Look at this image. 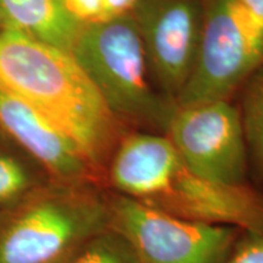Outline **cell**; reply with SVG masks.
<instances>
[{"label":"cell","mask_w":263,"mask_h":263,"mask_svg":"<svg viewBox=\"0 0 263 263\" xmlns=\"http://www.w3.org/2000/svg\"><path fill=\"white\" fill-rule=\"evenodd\" d=\"M0 90L48 118L106 182L126 124L111 112L70 52L6 26L0 31Z\"/></svg>","instance_id":"cell-1"},{"label":"cell","mask_w":263,"mask_h":263,"mask_svg":"<svg viewBox=\"0 0 263 263\" xmlns=\"http://www.w3.org/2000/svg\"><path fill=\"white\" fill-rule=\"evenodd\" d=\"M108 228L100 186L50 180L0 212V263H50Z\"/></svg>","instance_id":"cell-2"},{"label":"cell","mask_w":263,"mask_h":263,"mask_svg":"<svg viewBox=\"0 0 263 263\" xmlns=\"http://www.w3.org/2000/svg\"><path fill=\"white\" fill-rule=\"evenodd\" d=\"M71 55L121 122L166 132L174 105L150 84L133 16L85 24Z\"/></svg>","instance_id":"cell-3"},{"label":"cell","mask_w":263,"mask_h":263,"mask_svg":"<svg viewBox=\"0 0 263 263\" xmlns=\"http://www.w3.org/2000/svg\"><path fill=\"white\" fill-rule=\"evenodd\" d=\"M263 66V0H203V33L177 106L229 99Z\"/></svg>","instance_id":"cell-4"},{"label":"cell","mask_w":263,"mask_h":263,"mask_svg":"<svg viewBox=\"0 0 263 263\" xmlns=\"http://www.w3.org/2000/svg\"><path fill=\"white\" fill-rule=\"evenodd\" d=\"M110 228L143 263H229L241 230L186 221L122 194L108 195Z\"/></svg>","instance_id":"cell-5"},{"label":"cell","mask_w":263,"mask_h":263,"mask_svg":"<svg viewBox=\"0 0 263 263\" xmlns=\"http://www.w3.org/2000/svg\"><path fill=\"white\" fill-rule=\"evenodd\" d=\"M186 221L233 227L263 235V194L249 184H227L197 176L178 153L157 167L139 200Z\"/></svg>","instance_id":"cell-6"},{"label":"cell","mask_w":263,"mask_h":263,"mask_svg":"<svg viewBox=\"0 0 263 263\" xmlns=\"http://www.w3.org/2000/svg\"><path fill=\"white\" fill-rule=\"evenodd\" d=\"M166 136L197 176L227 184L246 183L249 154L240 108L229 99L174 106Z\"/></svg>","instance_id":"cell-7"},{"label":"cell","mask_w":263,"mask_h":263,"mask_svg":"<svg viewBox=\"0 0 263 263\" xmlns=\"http://www.w3.org/2000/svg\"><path fill=\"white\" fill-rule=\"evenodd\" d=\"M130 15L149 70L174 105L192 80L203 33V0H139Z\"/></svg>","instance_id":"cell-8"},{"label":"cell","mask_w":263,"mask_h":263,"mask_svg":"<svg viewBox=\"0 0 263 263\" xmlns=\"http://www.w3.org/2000/svg\"><path fill=\"white\" fill-rule=\"evenodd\" d=\"M0 128L52 182L98 186L104 182L70 138L35 108L3 90H0Z\"/></svg>","instance_id":"cell-9"},{"label":"cell","mask_w":263,"mask_h":263,"mask_svg":"<svg viewBox=\"0 0 263 263\" xmlns=\"http://www.w3.org/2000/svg\"><path fill=\"white\" fill-rule=\"evenodd\" d=\"M0 8L6 26L70 54L84 26L64 0H0Z\"/></svg>","instance_id":"cell-10"},{"label":"cell","mask_w":263,"mask_h":263,"mask_svg":"<svg viewBox=\"0 0 263 263\" xmlns=\"http://www.w3.org/2000/svg\"><path fill=\"white\" fill-rule=\"evenodd\" d=\"M241 89V106L239 108L249 160L255 176L263 183V66L250 76Z\"/></svg>","instance_id":"cell-11"},{"label":"cell","mask_w":263,"mask_h":263,"mask_svg":"<svg viewBox=\"0 0 263 263\" xmlns=\"http://www.w3.org/2000/svg\"><path fill=\"white\" fill-rule=\"evenodd\" d=\"M50 178L16 154L0 149V212L5 211Z\"/></svg>","instance_id":"cell-12"},{"label":"cell","mask_w":263,"mask_h":263,"mask_svg":"<svg viewBox=\"0 0 263 263\" xmlns=\"http://www.w3.org/2000/svg\"><path fill=\"white\" fill-rule=\"evenodd\" d=\"M71 263H143L122 234L108 228L84 242Z\"/></svg>","instance_id":"cell-13"},{"label":"cell","mask_w":263,"mask_h":263,"mask_svg":"<svg viewBox=\"0 0 263 263\" xmlns=\"http://www.w3.org/2000/svg\"><path fill=\"white\" fill-rule=\"evenodd\" d=\"M229 263H263V235L240 233Z\"/></svg>","instance_id":"cell-14"},{"label":"cell","mask_w":263,"mask_h":263,"mask_svg":"<svg viewBox=\"0 0 263 263\" xmlns=\"http://www.w3.org/2000/svg\"><path fill=\"white\" fill-rule=\"evenodd\" d=\"M66 9L81 24L100 21L104 14V0H64Z\"/></svg>","instance_id":"cell-15"},{"label":"cell","mask_w":263,"mask_h":263,"mask_svg":"<svg viewBox=\"0 0 263 263\" xmlns=\"http://www.w3.org/2000/svg\"><path fill=\"white\" fill-rule=\"evenodd\" d=\"M139 0H104V14L101 20L129 15ZM100 20V21H101Z\"/></svg>","instance_id":"cell-16"},{"label":"cell","mask_w":263,"mask_h":263,"mask_svg":"<svg viewBox=\"0 0 263 263\" xmlns=\"http://www.w3.org/2000/svg\"><path fill=\"white\" fill-rule=\"evenodd\" d=\"M77 250H78V249H77ZM77 250H74V251L70 252V254L62 256V257L55 259V261H52V262H50V263H71V261H72V258H73L74 254H76V252H77Z\"/></svg>","instance_id":"cell-17"},{"label":"cell","mask_w":263,"mask_h":263,"mask_svg":"<svg viewBox=\"0 0 263 263\" xmlns=\"http://www.w3.org/2000/svg\"><path fill=\"white\" fill-rule=\"evenodd\" d=\"M6 27V21H5V16L3 14V10L0 8V31H3Z\"/></svg>","instance_id":"cell-18"}]
</instances>
